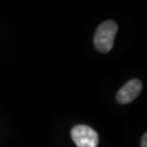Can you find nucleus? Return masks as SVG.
Masks as SVG:
<instances>
[{
    "label": "nucleus",
    "mask_w": 147,
    "mask_h": 147,
    "mask_svg": "<svg viewBox=\"0 0 147 147\" xmlns=\"http://www.w3.org/2000/svg\"><path fill=\"white\" fill-rule=\"evenodd\" d=\"M117 32V25L113 20H106L96 28L94 44L100 53L110 52L114 46V40Z\"/></svg>",
    "instance_id": "obj_1"
},
{
    "label": "nucleus",
    "mask_w": 147,
    "mask_h": 147,
    "mask_svg": "<svg viewBox=\"0 0 147 147\" xmlns=\"http://www.w3.org/2000/svg\"><path fill=\"white\" fill-rule=\"evenodd\" d=\"M71 137L78 147H98V135L87 125H76L71 131Z\"/></svg>",
    "instance_id": "obj_2"
},
{
    "label": "nucleus",
    "mask_w": 147,
    "mask_h": 147,
    "mask_svg": "<svg viewBox=\"0 0 147 147\" xmlns=\"http://www.w3.org/2000/svg\"><path fill=\"white\" fill-rule=\"evenodd\" d=\"M142 89V84L139 79H131L117 93V100L121 104L130 103L140 96Z\"/></svg>",
    "instance_id": "obj_3"
},
{
    "label": "nucleus",
    "mask_w": 147,
    "mask_h": 147,
    "mask_svg": "<svg viewBox=\"0 0 147 147\" xmlns=\"http://www.w3.org/2000/svg\"><path fill=\"white\" fill-rule=\"evenodd\" d=\"M146 142H147V134L144 133L142 139V147H147L146 146Z\"/></svg>",
    "instance_id": "obj_4"
}]
</instances>
